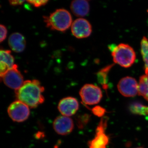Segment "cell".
Here are the masks:
<instances>
[{
	"mask_svg": "<svg viewBox=\"0 0 148 148\" xmlns=\"http://www.w3.org/2000/svg\"><path fill=\"white\" fill-rule=\"evenodd\" d=\"M24 1H10L9 3L10 5L15 6L21 5L25 2Z\"/></svg>",
	"mask_w": 148,
	"mask_h": 148,
	"instance_id": "23",
	"label": "cell"
},
{
	"mask_svg": "<svg viewBox=\"0 0 148 148\" xmlns=\"http://www.w3.org/2000/svg\"><path fill=\"white\" fill-rule=\"evenodd\" d=\"M71 9L76 16L83 17L86 16L89 13L90 5L88 1L76 0L72 2Z\"/></svg>",
	"mask_w": 148,
	"mask_h": 148,
	"instance_id": "14",
	"label": "cell"
},
{
	"mask_svg": "<svg viewBox=\"0 0 148 148\" xmlns=\"http://www.w3.org/2000/svg\"><path fill=\"white\" fill-rule=\"evenodd\" d=\"M0 77H2L14 66V58L11 51L8 50H2L0 51Z\"/></svg>",
	"mask_w": 148,
	"mask_h": 148,
	"instance_id": "12",
	"label": "cell"
},
{
	"mask_svg": "<svg viewBox=\"0 0 148 148\" xmlns=\"http://www.w3.org/2000/svg\"><path fill=\"white\" fill-rule=\"evenodd\" d=\"M27 2L32 5L35 7L38 8L45 5L49 1L45 0H40V1H27Z\"/></svg>",
	"mask_w": 148,
	"mask_h": 148,
	"instance_id": "19",
	"label": "cell"
},
{
	"mask_svg": "<svg viewBox=\"0 0 148 148\" xmlns=\"http://www.w3.org/2000/svg\"><path fill=\"white\" fill-rule=\"evenodd\" d=\"M141 53L145 64V74L148 73V39L144 37L141 42Z\"/></svg>",
	"mask_w": 148,
	"mask_h": 148,
	"instance_id": "16",
	"label": "cell"
},
{
	"mask_svg": "<svg viewBox=\"0 0 148 148\" xmlns=\"http://www.w3.org/2000/svg\"><path fill=\"white\" fill-rule=\"evenodd\" d=\"M88 117L87 116L83 115L82 116H79L77 119V125L78 127L82 128L83 127V125L86 124L88 121Z\"/></svg>",
	"mask_w": 148,
	"mask_h": 148,
	"instance_id": "21",
	"label": "cell"
},
{
	"mask_svg": "<svg viewBox=\"0 0 148 148\" xmlns=\"http://www.w3.org/2000/svg\"><path fill=\"white\" fill-rule=\"evenodd\" d=\"M92 111L95 115L99 117L103 116L106 112V110L100 106H95L92 109Z\"/></svg>",
	"mask_w": 148,
	"mask_h": 148,
	"instance_id": "20",
	"label": "cell"
},
{
	"mask_svg": "<svg viewBox=\"0 0 148 148\" xmlns=\"http://www.w3.org/2000/svg\"><path fill=\"white\" fill-rule=\"evenodd\" d=\"M111 68H112V66H107V67L102 69L100 72H98V78L99 82L101 84L103 85V87L105 88H107V86H106V82H107L106 79H107L108 73Z\"/></svg>",
	"mask_w": 148,
	"mask_h": 148,
	"instance_id": "18",
	"label": "cell"
},
{
	"mask_svg": "<svg viewBox=\"0 0 148 148\" xmlns=\"http://www.w3.org/2000/svg\"><path fill=\"white\" fill-rule=\"evenodd\" d=\"M53 127L58 135H66L70 134L74 128L73 120L69 117L61 116L56 118L53 122Z\"/></svg>",
	"mask_w": 148,
	"mask_h": 148,
	"instance_id": "10",
	"label": "cell"
},
{
	"mask_svg": "<svg viewBox=\"0 0 148 148\" xmlns=\"http://www.w3.org/2000/svg\"><path fill=\"white\" fill-rule=\"evenodd\" d=\"M119 92L125 97H134L138 93L139 85L136 80L130 77H126L120 80L117 86Z\"/></svg>",
	"mask_w": 148,
	"mask_h": 148,
	"instance_id": "8",
	"label": "cell"
},
{
	"mask_svg": "<svg viewBox=\"0 0 148 148\" xmlns=\"http://www.w3.org/2000/svg\"><path fill=\"white\" fill-rule=\"evenodd\" d=\"M71 32L74 36L77 38H84L89 37L91 34L92 27L86 19L77 18L72 23Z\"/></svg>",
	"mask_w": 148,
	"mask_h": 148,
	"instance_id": "9",
	"label": "cell"
},
{
	"mask_svg": "<svg viewBox=\"0 0 148 148\" xmlns=\"http://www.w3.org/2000/svg\"><path fill=\"white\" fill-rule=\"evenodd\" d=\"M79 104L76 98L71 97L63 98L59 102L58 110L63 116H71L78 110Z\"/></svg>",
	"mask_w": 148,
	"mask_h": 148,
	"instance_id": "11",
	"label": "cell"
},
{
	"mask_svg": "<svg viewBox=\"0 0 148 148\" xmlns=\"http://www.w3.org/2000/svg\"><path fill=\"white\" fill-rule=\"evenodd\" d=\"M43 17L46 27L52 30L65 32L72 24L71 15L64 9L56 10L49 16Z\"/></svg>",
	"mask_w": 148,
	"mask_h": 148,
	"instance_id": "2",
	"label": "cell"
},
{
	"mask_svg": "<svg viewBox=\"0 0 148 148\" xmlns=\"http://www.w3.org/2000/svg\"><path fill=\"white\" fill-rule=\"evenodd\" d=\"M138 85V94L148 101V73L140 77Z\"/></svg>",
	"mask_w": 148,
	"mask_h": 148,
	"instance_id": "15",
	"label": "cell"
},
{
	"mask_svg": "<svg viewBox=\"0 0 148 148\" xmlns=\"http://www.w3.org/2000/svg\"><path fill=\"white\" fill-rule=\"evenodd\" d=\"M113 61L124 68H129L135 63L136 56L135 51L127 44L121 43L110 47Z\"/></svg>",
	"mask_w": 148,
	"mask_h": 148,
	"instance_id": "3",
	"label": "cell"
},
{
	"mask_svg": "<svg viewBox=\"0 0 148 148\" xmlns=\"http://www.w3.org/2000/svg\"><path fill=\"white\" fill-rule=\"evenodd\" d=\"M8 113L14 121L22 122L27 120L30 115L29 107L21 101H14L9 106Z\"/></svg>",
	"mask_w": 148,
	"mask_h": 148,
	"instance_id": "5",
	"label": "cell"
},
{
	"mask_svg": "<svg viewBox=\"0 0 148 148\" xmlns=\"http://www.w3.org/2000/svg\"><path fill=\"white\" fill-rule=\"evenodd\" d=\"M44 90V87L38 80H28L24 82L19 89L15 90V95L17 100L31 108H35L44 102L42 95Z\"/></svg>",
	"mask_w": 148,
	"mask_h": 148,
	"instance_id": "1",
	"label": "cell"
},
{
	"mask_svg": "<svg viewBox=\"0 0 148 148\" xmlns=\"http://www.w3.org/2000/svg\"><path fill=\"white\" fill-rule=\"evenodd\" d=\"M131 112L140 115H148V106H145L139 103H135L131 104L130 107Z\"/></svg>",
	"mask_w": 148,
	"mask_h": 148,
	"instance_id": "17",
	"label": "cell"
},
{
	"mask_svg": "<svg viewBox=\"0 0 148 148\" xmlns=\"http://www.w3.org/2000/svg\"><path fill=\"white\" fill-rule=\"evenodd\" d=\"M10 47L14 52L20 53L25 49L26 42L23 35L18 33L12 34L8 39Z\"/></svg>",
	"mask_w": 148,
	"mask_h": 148,
	"instance_id": "13",
	"label": "cell"
},
{
	"mask_svg": "<svg viewBox=\"0 0 148 148\" xmlns=\"http://www.w3.org/2000/svg\"><path fill=\"white\" fill-rule=\"evenodd\" d=\"M0 31H1V38H0V42H2L6 38L7 35V29L5 26L1 24L0 26Z\"/></svg>",
	"mask_w": 148,
	"mask_h": 148,
	"instance_id": "22",
	"label": "cell"
},
{
	"mask_svg": "<svg viewBox=\"0 0 148 148\" xmlns=\"http://www.w3.org/2000/svg\"><path fill=\"white\" fill-rule=\"evenodd\" d=\"M107 121L106 118L101 119L95 130V138L88 143L89 148H106L109 141L108 137L105 133Z\"/></svg>",
	"mask_w": 148,
	"mask_h": 148,
	"instance_id": "7",
	"label": "cell"
},
{
	"mask_svg": "<svg viewBox=\"0 0 148 148\" xmlns=\"http://www.w3.org/2000/svg\"><path fill=\"white\" fill-rule=\"evenodd\" d=\"M1 79L6 86L15 90L19 89L24 82L23 75L18 71L16 64H14Z\"/></svg>",
	"mask_w": 148,
	"mask_h": 148,
	"instance_id": "6",
	"label": "cell"
},
{
	"mask_svg": "<svg viewBox=\"0 0 148 148\" xmlns=\"http://www.w3.org/2000/svg\"></svg>",
	"mask_w": 148,
	"mask_h": 148,
	"instance_id": "24",
	"label": "cell"
},
{
	"mask_svg": "<svg viewBox=\"0 0 148 148\" xmlns=\"http://www.w3.org/2000/svg\"><path fill=\"white\" fill-rule=\"evenodd\" d=\"M79 95L83 102L87 105L98 104L103 96L101 88L92 84L84 85L80 90Z\"/></svg>",
	"mask_w": 148,
	"mask_h": 148,
	"instance_id": "4",
	"label": "cell"
}]
</instances>
